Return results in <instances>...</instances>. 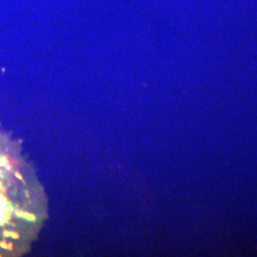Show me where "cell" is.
<instances>
[{"instance_id": "6da1fadb", "label": "cell", "mask_w": 257, "mask_h": 257, "mask_svg": "<svg viewBox=\"0 0 257 257\" xmlns=\"http://www.w3.org/2000/svg\"><path fill=\"white\" fill-rule=\"evenodd\" d=\"M15 213L21 218H24L28 221H34L35 220V216L34 214H31V213H29V212H26V211H23V210H20V209H16L15 210Z\"/></svg>"}, {"instance_id": "7a4b0ae2", "label": "cell", "mask_w": 257, "mask_h": 257, "mask_svg": "<svg viewBox=\"0 0 257 257\" xmlns=\"http://www.w3.org/2000/svg\"><path fill=\"white\" fill-rule=\"evenodd\" d=\"M3 236L5 238H13V239H18L19 234L15 231H10V230H4L3 231Z\"/></svg>"}]
</instances>
